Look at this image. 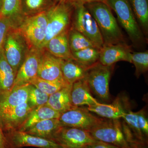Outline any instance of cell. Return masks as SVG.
<instances>
[{
  "mask_svg": "<svg viewBox=\"0 0 148 148\" xmlns=\"http://www.w3.org/2000/svg\"><path fill=\"white\" fill-rule=\"evenodd\" d=\"M36 87L49 95L55 93L63 88L70 85L65 80L50 81L43 79L37 77L30 82Z\"/></svg>",
  "mask_w": 148,
  "mask_h": 148,
  "instance_id": "f546056e",
  "label": "cell"
},
{
  "mask_svg": "<svg viewBox=\"0 0 148 148\" xmlns=\"http://www.w3.org/2000/svg\"><path fill=\"white\" fill-rule=\"evenodd\" d=\"M16 75L7 61L3 47L0 49V94L12 89Z\"/></svg>",
  "mask_w": 148,
  "mask_h": 148,
  "instance_id": "484cf974",
  "label": "cell"
},
{
  "mask_svg": "<svg viewBox=\"0 0 148 148\" xmlns=\"http://www.w3.org/2000/svg\"><path fill=\"white\" fill-rule=\"evenodd\" d=\"M50 140L64 148H84L96 141L87 130L67 126L59 127Z\"/></svg>",
  "mask_w": 148,
  "mask_h": 148,
  "instance_id": "9c48e42d",
  "label": "cell"
},
{
  "mask_svg": "<svg viewBox=\"0 0 148 148\" xmlns=\"http://www.w3.org/2000/svg\"><path fill=\"white\" fill-rule=\"evenodd\" d=\"M84 5L97 23L104 45L126 44L116 19L108 5L94 2Z\"/></svg>",
  "mask_w": 148,
  "mask_h": 148,
  "instance_id": "6da1fadb",
  "label": "cell"
},
{
  "mask_svg": "<svg viewBox=\"0 0 148 148\" xmlns=\"http://www.w3.org/2000/svg\"><path fill=\"white\" fill-rule=\"evenodd\" d=\"M69 29L49 40L42 49H45L53 56L62 60L73 59L69 45Z\"/></svg>",
  "mask_w": 148,
  "mask_h": 148,
  "instance_id": "e0dca14e",
  "label": "cell"
},
{
  "mask_svg": "<svg viewBox=\"0 0 148 148\" xmlns=\"http://www.w3.org/2000/svg\"><path fill=\"white\" fill-rule=\"evenodd\" d=\"M72 86V84L69 85L49 95L46 104L61 114L76 108L72 104L71 99Z\"/></svg>",
  "mask_w": 148,
  "mask_h": 148,
  "instance_id": "7402d4cb",
  "label": "cell"
},
{
  "mask_svg": "<svg viewBox=\"0 0 148 148\" xmlns=\"http://www.w3.org/2000/svg\"><path fill=\"white\" fill-rule=\"evenodd\" d=\"M71 96L72 104L76 107L85 105L89 107L100 103L91 95L85 77L72 84Z\"/></svg>",
  "mask_w": 148,
  "mask_h": 148,
  "instance_id": "ac0fdd59",
  "label": "cell"
},
{
  "mask_svg": "<svg viewBox=\"0 0 148 148\" xmlns=\"http://www.w3.org/2000/svg\"><path fill=\"white\" fill-rule=\"evenodd\" d=\"M59 121L63 126L90 130L103 121V119L93 115L87 108L76 107L61 114Z\"/></svg>",
  "mask_w": 148,
  "mask_h": 148,
  "instance_id": "30bf717a",
  "label": "cell"
},
{
  "mask_svg": "<svg viewBox=\"0 0 148 148\" xmlns=\"http://www.w3.org/2000/svg\"><path fill=\"white\" fill-rule=\"evenodd\" d=\"M132 52L127 44L104 45L100 51L99 62L106 66H112L120 61L131 63Z\"/></svg>",
  "mask_w": 148,
  "mask_h": 148,
  "instance_id": "2e32d148",
  "label": "cell"
},
{
  "mask_svg": "<svg viewBox=\"0 0 148 148\" xmlns=\"http://www.w3.org/2000/svg\"><path fill=\"white\" fill-rule=\"evenodd\" d=\"M33 110L27 101L14 108L0 110V127L6 132L18 130Z\"/></svg>",
  "mask_w": 148,
  "mask_h": 148,
  "instance_id": "7c38bea8",
  "label": "cell"
},
{
  "mask_svg": "<svg viewBox=\"0 0 148 148\" xmlns=\"http://www.w3.org/2000/svg\"><path fill=\"white\" fill-rule=\"evenodd\" d=\"M41 53L40 49H30L16 73L13 87L30 84L36 77Z\"/></svg>",
  "mask_w": 148,
  "mask_h": 148,
  "instance_id": "4fadbf2b",
  "label": "cell"
},
{
  "mask_svg": "<svg viewBox=\"0 0 148 148\" xmlns=\"http://www.w3.org/2000/svg\"><path fill=\"white\" fill-rule=\"evenodd\" d=\"M49 1V0H23L22 10L24 16L42 12Z\"/></svg>",
  "mask_w": 148,
  "mask_h": 148,
  "instance_id": "d6a6232c",
  "label": "cell"
},
{
  "mask_svg": "<svg viewBox=\"0 0 148 148\" xmlns=\"http://www.w3.org/2000/svg\"><path fill=\"white\" fill-rule=\"evenodd\" d=\"M70 3L73 6L75 5H85L86 4L94 2H102L107 4L106 0H69Z\"/></svg>",
  "mask_w": 148,
  "mask_h": 148,
  "instance_id": "d590c367",
  "label": "cell"
},
{
  "mask_svg": "<svg viewBox=\"0 0 148 148\" xmlns=\"http://www.w3.org/2000/svg\"><path fill=\"white\" fill-rule=\"evenodd\" d=\"M22 1L2 0L0 16L8 18L13 28H18L25 17L22 10Z\"/></svg>",
  "mask_w": 148,
  "mask_h": 148,
  "instance_id": "44dd1931",
  "label": "cell"
},
{
  "mask_svg": "<svg viewBox=\"0 0 148 148\" xmlns=\"http://www.w3.org/2000/svg\"><path fill=\"white\" fill-rule=\"evenodd\" d=\"M47 23L45 11L24 17L18 29L31 48L40 49L45 40Z\"/></svg>",
  "mask_w": 148,
  "mask_h": 148,
  "instance_id": "5b68a950",
  "label": "cell"
},
{
  "mask_svg": "<svg viewBox=\"0 0 148 148\" xmlns=\"http://www.w3.org/2000/svg\"><path fill=\"white\" fill-rule=\"evenodd\" d=\"M69 6L64 3V0L46 12L47 19L46 35L40 49H42L46 44L53 37L70 29L71 12Z\"/></svg>",
  "mask_w": 148,
  "mask_h": 148,
  "instance_id": "8992f818",
  "label": "cell"
},
{
  "mask_svg": "<svg viewBox=\"0 0 148 148\" xmlns=\"http://www.w3.org/2000/svg\"><path fill=\"white\" fill-rule=\"evenodd\" d=\"M121 119L135 140L141 143L148 144V121L145 109L133 112L127 109Z\"/></svg>",
  "mask_w": 148,
  "mask_h": 148,
  "instance_id": "5bb4252c",
  "label": "cell"
},
{
  "mask_svg": "<svg viewBox=\"0 0 148 148\" xmlns=\"http://www.w3.org/2000/svg\"><path fill=\"white\" fill-rule=\"evenodd\" d=\"M69 40L72 53L86 48L97 47L85 36L72 27L69 31Z\"/></svg>",
  "mask_w": 148,
  "mask_h": 148,
  "instance_id": "f1b7e54d",
  "label": "cell"
},
{
  "mask_svg": "<svg viewBox=\"0 0 148 148\" xmlns=\"http://www.w3.org/2000/svg\"><path fill=\"white\" fill-rule=\"evenodd\" d=\"M128 148H148V144L141 143L140 142H135L130 143Z\"/></svg>",
  "mask_w": 148,
  "mask_h": 148,
  "instance_id": "74e56055",
  "label": "cell"
},
{
  "mask_svg": "<svg viewBox=\"0 0 148 148\" xmlns=\"http://www.w3.org/2000/svg\"><path fill=\"white\" fill-rule=\"evenodd\" d=\"M61 126H63L58 119H46L37 123L24 132L30 135L51 140L53 133Z\"/></svg>",
  "mask_w": 148,
  "mask_h": 148,
  "instance_id": "d4e9b609",
  "label": "cell"
},
{
  "mask_svg": "<svg viewBox=\"0 0 148 148\" xmlns=\"http://www.w3.org/2000/svg\"><path fill=\"white\" fill-rule=\"evenodd\" d=\"M114 65L106 66L98 62L88 69L85 79L90 91L103 101L110 99L109 84Z\"/></svg>",
  "mask_w": 148,
  "mask_h": 148,
  "instance_id": "ba28073f",
  "label": "cell"
},
{
  "mask_svg": "<svg viewBox=\"0 0 148 148\" xmlns=\"http://www.w3.org/2000/svg\"><path fill=\"white\" fill-rule=\"evenodd\" d=\"M131 63L135 68V75L139 77L148 70V51L143 52H132L130 55Z\"/></svg>",
  "mask_w": 148,
  "mask_h": 148,
  "instance_id": "1f68e13d",
  "label": "cell"
},
{
  "mask_svg": "<svg viewBox=\"0 0 148 148\" xmlns=\"http://www.w3.org/2000/svg\"><path fill=\"white\" fill-rule=\"evenodd\" d=\"M10 148L33 147L39 148H64L54 141L28 134L23 131L5 132L4 134Z\"/></svg>",
  "mask_w": 148,
  "mask_h": 148,
  "instance_id": "8fae6325",
  "label": "cell"
},
{
  "mask_svg": "<svg viewBox=\"0 0 148 148\" xmlns=\"http://www.w3.org/2000/svg\"><path fill=\"white\" fill-rule=\"evenodd\" d=\"M88 131L95 140L119 148L129 147L127 126L120 119H104Z\"/></svg>",
  "mask_w": 148,
  "mask_h": 148,
  "instance_id": "7a4b0ae2",
  "label": "cell"
},
{
  "mask_svg": "<svg viewBox=\"0 0 148 148\" xmlns=\"http://www.w3.org/2000/svg\"><path fill=\"white\" fill-rule=\"evenodd\" d=\"M2 0H0V7H1V4Z\"/></svg>",
  "mask_w": 148,
  "mask_h": 148,
  "instance_id": "ab89813d",
  "label": "cell"
},
{
  "mask_svg": "<svg viewBox=\"0 0 148 148\" xmlns=\"http://www.w3.org/2000/svg\"><path fill=\"white\" fill-rule=\"evenodd\" d=\"M29 84L14 86L8 92L0 94V110L14 108L27 102Z\"/></svg>",
  "mask_w": 148,
  "mask_h": 148,
  "instance_id": "ffe728a7",
  "label": "cell"
},
{
  "mask_svg": "<svg viewBox=\"0 0 148 148\" xmlns=\"http://www.w3.org/2000/svg\"><path fill=\"white\" fill-rule=\"evenodd\" d=\"M143 34H148V0H128Z\"/></svg>",
  "mask_w": 148,
  "mask_h": 148,
  "instance_id": "4316f807",
  "label": "cell"
},
{
  "mask_svg": "<svg viewBox=\"0 0 148 148\" xmlns=\"http://www.w3.org/2000/svg\"><path fill=\"white\" fill-rule=\"evenodd\" d=\"M0 148H10L6 140L4 133L0 127Z\"/></svg>",
  "mask_w": 148,
  "mask_h": 148,
  "instance_id": "8d00e7d4",
  "label": "cell"
},
{
  "mask_svg": "<svg viewBox=\"0 0 148 148\" xmlns=\"http://www.w3.org/2000/svg\"><path fill=\"white\" fill-rule=\"evenodd\" d=\"M74 7L75 10L72 22V28L84 35L101 49L104 46V42L95 19L84 5Z\"/></svg>",
  "mask_w": 148,
  "mask_h": 148,
  "instance_id": "52a82bcc",
  "label": "cell"
},
{
  "mask_svg": "<svg viewBox=\"0 0 148 148\" xmlns=\"http://www.w3.org/2000/svg\"><path fill=\"white\" fill-rule=\"evenodd\" d=\"M64 1V0H55L56 2L58 3L61 2L62 1Z\"/></svg>",
  "mask_w": 148,
  "mask_h": 148,
  "instance_id": "f35d334b",
  "label": "cell"
},
{
  "mask_svg": "<svg viewBox=\"0 0 148 148\" xmlns=\"http://www.w3.org/2000/svg\"><path fill=\"white\" fill-rule=\"evenodd\" d=\"M28 102L29 106L35 109L47 103L49 95L42 92L34 85L29 84Z\"/></svg>",
  "mask_w": 148,
  "mask_h": 148,
  "instance_id": "4dcf8cb0",
  "label": "cell"
},
{
  "mask_svg": "<svg viewBox=\"0 0 148 148\" xmlns=\"http://www.w3.org/2000/svg\"><path fill=\"white\" fill-rule=\"evenodd\" d=\"M12 28L13 27L8 18L0 16V49L3 47L7 35Z\"/></svg>",
  "mask_w": 148,
  "mask_h": 148,
  "instance_id": "836d02e7",
  "label": "cell"
},
{
  "mask_svg": "<svg viewBox=\"0 0 148 148\" xmlns=\"http://www.w3.org/2000/svg\"><path fill=\"white\" fill-rule=\"evenodd\" d=\"M61 114L48 106L47 104L34 109L17 131L24 132L37 123L45 120L59 119Z\"/></svg>",
  "mask_w": 148,
  "mask_h": 148,
  "instance_id": "603a6c76",
  "label": "cell"
},
{
  "mask_svg": "<svg viewBox=\"0 0 148 148\" xmlns=\"http://www.w3.org/2000/svg\"><path fill=\"white\" fill-rule=\"evenodd\" d=\"M106 1L107 4L116 14L119 24L127 33L132 43L136 46L143 45L146 38L135 18L129 1Z\"/></svg>",
  "mask_w": 148,
  "mask_h": 148,
  "instance_id": "3957f363",
  "label": "cell"
},
{
  "mask_svg": "<svg viewBox=\"0 0 148 148\" xmlns=\"http://www.w3.org/2000/svg\"><path fill=\"white\" fill-rule=\"evenodd\" d=\"M3 49L6 59L16 75L31 49L18 28H12L9 30Z\"/></svg>",
  "mask_w": 148,
  "mask_h": 148,
  "instance_id": "277c9868",
  "label": "cell"
},
{
  "mask_svg": "<svg viewBox=\"0 0 148 148\" xmlns=\"http://www.w3.org/2000/svg\"><path fill=\"white\" fill-rule=\"evenodd\" d=\"M37 77L50 81L63 80L61 70L62 59L57 58L44 49H41Z\"/></svg>",
  "mask_w": 148,
  "mask_h": 148,
  "instance_id": "9a60e30c",
  "label": "cell"
},
{
  "mask_svg": "<svg viewBox=\"0 0 148 148\" xmlns=\"http://www.w3.org/2000/svg\"><path fill=\"white\" fill-rule=\"evenodd\" d=\"M88 69L73 59L61 60L63 77L70 84L85 77Z\"/></svg>",
  "mask_w": 148,
  "mask_h": 148,
  "instance_id": "cb8c5ba5",
  "label": "cell"
},
{
  "mask_svg": "<svg viewBox=\"0 0 148 148\" xmlns=\"http://www.w3.org/2000/svg\"><path fill=\"white\" fill-rule=\"evenodd\" d=\"M87 108L90 112L108 119H121L128 109L124 106L121 99L119 97L116 98L111 104L100 103L98 105L88 107Z\"/></svg>",
  "mask_w": 148,
  "mask_h": 148,
  "instance_id": "d6986e66",
  "label": "cell"
},
{
  "mask_svg": "<svg viewBox=\"0 0 148 148\" xmlns=\"http://www.w3.org/2000/svg\"><path fill=\"white\" fill-rule=\"evenodd\" d=\"M101 49L90 47L72 53V58L79 64L89 69L99 62Z\"/></svg>",
  "mask_w": 148,
  "mask_h": 148,
  "instance_id": "83f0119b",
  "label": "cell"
},
{
  "mask_svg": "<svg viewBox=\"0 0 148 148\" xmlns=\"http://www.w3.org/2000/svg\"><path fill=\"white\" fill-rule=\"evenodd\" d=\"M84 148H119L113 145L96 140L94 143L86 146Z\"/></svg>",
  "mask_w": 148,
  "mask_h": 148,
  "instance_id": "e575fe53",
  "label": "cell"
}]
</instances>
